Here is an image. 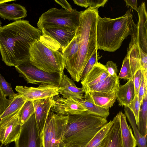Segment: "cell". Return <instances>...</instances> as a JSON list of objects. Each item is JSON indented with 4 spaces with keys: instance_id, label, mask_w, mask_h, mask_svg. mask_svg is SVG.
Returning a JSON list of instances; mask_svg holds the SVG:
<instances>
[{
    "instance_id": "1",
    "label": "cell",
    "mask_w": 147,
    "mask_h": 147,
    "mask_svg": "<svg viewBox=\"0 0 147 147\" xmlns=\"http://www.w3.org/2000/svg\"><path fill=\"white\" fill-rule=\"evenodd\" d=\"M42 35L28 21L16 20L0 29V53L7 66H16L30 61V44Z\"/></svg>"
},
{
    "instance_id": "2",
    "label": "cell",
    "mask_w": 147,
    "mask_h": 147,
    "mask_svg": "<svg viewBox=\"0 0 147 147\" xmlns=\"http://www.w3.org/2000/svg\"><path fill=\"white\" fill-rule=\"evenodd\" d=\"M99 16L98 9L90 7L80 14L78 51L76 56L65 65L72 79L78 82L88 61L97 49L96 27Z\"/></svg>"
},
{
    "instance_id": "3",
    "label": "cell",
    "mask_w": 147,
    "mask_h": 147,
    "mask_svg": "<svg viewBox=\"0 0 147 147\" xmlns=\"http://www.w3.org/2000/svg\"><path fill=\"white\" fill-rule=\"evenodd\" d=\"M136 27L130 9L123 16L115 18L99 16L96 27L97 49L115 51L128 35L133 34Z\"/></svg>"
},
{
    "instance_id": "4",
    "label": "cell",
    "mask_w": 147,
    "mask_h": 147,
    "mask_svg": "<svg viewBox=\"0 0 147 147\" xmlns=\"http://www.w3.org/2000/svg\"><path fill=\"white\" fill-rule=\"evenodd\" d=\"M68 116L61 140L63 147H84L108 122L106 117L86 111Z\"/></svg>"
},
{
    "instance_id": "5",
    "label": "cell",
    "mask_w": 147,
    "mask_h": 147,
    "mask_svg": "<svg viewBox=\"0 0 147 147\" xmlns=\"http://www.w3.org/2000/svg\"><path fill=\"white\" fill-rule=\"evenodd\" d=\"M30 63L38 69L50 74L63 75L65 61L59 50V44L48 36L42 35L30 44Z\"/></svg>"
},
{
    "instance_id": "6",
    "label": "cell",
    "mask_w": 147,
    "mask_h": 147,
    "mask_svg": "<svg viewBox=\"0 0 147 147\" xmlns=\"http://www.w3.org/2000/svg\"><path fill=\"white\" fill-rule=\"evenodd\" d=\"M82 11L53 8L43 13L37 23L38 29L61 28L76 30L78 27Z\"/></svg>"
},
{
    "instance_id": "7",
    "label": "cell",
    "mask_w": 147,
    "mask_h": 147,
    "mask_svg": "<svg viewBox=\"0 0 147 147\" xmlns=\"http://www.w3.org/2000/svg\"><path fill=\"white\" fill-rule=\"evenodd\" d=\"M68 117L50 111L42 134L43 147H63L61 140Z\"/></svg>"
},
{
    "instance_id": "8",
    "label": "cell",
    "mask_w": 147,
    "mask_h": 147,
    "mask_svg": "<svg viewBox=\"0 0 147 147\" xmlns=\"http://www.w3.org/2000/svg\"><path fill=\"white\" fill-rule=\"evenodd\" d=\"M28 83L40 85H51L59 87L63 75L58 73L50 74L32 64L30 61L15 67Z\"/></svg>"
},
{
    "instance_id": "9",
    "label": "cell",
    "mask_w": 147,
    "mask_h": 147,
    "mask_svg": "<svg viewBox=\"0 0 147 147\" xmlns=\"http://www.w3.org/2000/svg\"><path fill=\"white\" fill-rule=\"evenodd\" d=\"M15 147H41L42 135L36 123L34 113L21 126L20 131L14 142Z\"/></svg>"
},
{
    "instance_id": "10",
    "label": "cell",
    "mask_w": 147,
    "mask_h": 147,
    "mask_svg": "<svg viewBox=\"0 0 147 147\" xmlns=\"http://www.w3.org/2000/svg\"><path fill=\"white\" fill-rule=\"evenodd\" d=\"M22 108L0 123V144L2 146L15 142L19 136L22 126L20 116Z\"/></svg>"
},
{
    "instance_id": "11",
    "label": "cell",
    "mask_w": 147,
    "mask_h": 147,
    "mask_svg": "<svg viewBox=\"0 0 147 147\" xmlns=\"http://www.w3.org/2000/svg\"><path fill=\"white\" fill-rule=\"evenodd\" d=\"M16 90L27 101L51 97L59 95V87L51 85H40L38 87L17 86Z\"/></svg>"
},
{
    "instance_id": "12",
    "label": "cell",
    "mask_w": 147,
    "mask_h": 147,
    "mask_svg": "<svg viewBox=\"0 0 147 147\" xmlns=\"http://www.w3.org/2000/svg\"><path fill=\"white\" fill-rule=\"evenodd\" d=\"M53 98L54 105L51 110L56 113L69 116L86 111L80 104L73 99L65 98L59 95L53 97Z\"/></svg>"
},
{
    "instance_id": "13",
    "label": "cell",
    "mask_w": 147,
    "mask_h": 147,
    "mask_svg": "<svg viewBox=\"0 0 147 147\" xmlns=\"http://www.w3.org/2000/svg\"><path fill=\"white\" fill-rule=\"evenodd\" d=\"M138 22L136 30L131 36L144 52L147 53V13L146 3L143 2L138 7Z\"/></svg>"
},
{
    "instance_id": "14",
    "label": "cell",
    "mask_w": 147,
    "mask_h": 147,
    "mask_svg": "<svg viewBox=\"0 0 147 147\" xmlns=\"http://www.w3.org/2000/svg\"><path fill=\"white\" fill-rule=\"evenodd\" d=\"M32 102L36 123L42 135L48 114L54 105L53 97L35 100Z\"/></svg>"
},
{
    "instance_id": "15",
    "label": "cell",
    "mask_w": 147,
    "mask_h": 147,
    "mask_svg": "<svg viewBox=\"0 0 147 147\" xmlns=\"http://www.w3.org/2000/svg\"><path fill=\"white\" fill-rule=\"evenodd\" d=\"M117 89L109 92H85L84 99L96 105L109 109L113 106L117 99Z\"/></svg>"
},
{
    "instance_id": "16",
    "label": "cell",
    "mask_w": 147,
    "mask_h": 147,
    "mask_svg": "<svg viewBox=\"0 0 147 147\" xmlns=\"http://www.w3.org/2000/svg\"><path fill=\"white\" fill-rule=\"evenodd\" d=\"M59 87V92L63 97L77 100L84 99L85 90L82 87H77L73 81L63 73Z\"/></svg>"
},
{
    "instance_id": "17",
    "label": "cell",
    "mask_w": 147,
    "mask_h": 147,
    "mask_svg": "<svg viewBox=\"0 0 147 147\" xmlns=\"http://www.w3.org/2000/svg\"><path fill=\"white\" fill-rule=\"evenodd\" d=\"M76 30L56 28L42 29L41 31L42 35L47 36L56 42L62 50L73 39L75 36Z\"/></svg>"
},
{
    "instance_id": "18",
    "label": "cell",
    "mask_w": 147,
    "mask_h": 147,
    "mask_svg": "<svg viewBox=\"0 0 147 147\" xmlns=\"http://www.w3.org/2000/svg\"><path fill=\"white\" fill-rule=\"evenodd\" d=\"M27 12L25 7L19 4H0V16L4 19L15 21L21 20L27 16Z\"/></svg>"
},
{
    "instance_id": "19",
    "label": "cell",
    "mask_w": 147,
    "mask_h": 147,
    "mask_svg": "<svg viewBox=\"0 0 147 147\" xmlns=\"http://www.w3.org/2000/svg\"><path fill=\"white\" fill-rule=\"evenodd\" d=\"M116 94L119 105L127 107L135 96L133 79L123 85H119L116 90Z\"/></svg>"
},
{
    "instance_id": "20",
    "label": "cell",
    "mask_w": 147,
    "mask_h": 147,
    "mask_svg": "<svg viewBox=\"0 0 147 147\" xmlns=\"http://www.w3.org/2000/svg\"><path fill=\"white\" fill-rule=\"evenodd\" d=\"M109 76L104 65L96 64L87 76L81 81L82 86H89L100 82Z\"/></svg>"
},
{
    "instance_id": "21",
    "label": "cell",
    "mask_w": 147,
    "mask_h": 147,
    "mask_svg": "<svg viewBox=\"0 0 147 147\" xmlns=\"http://www.w3.org/2000/svg\"><path fill=\"white\" fill-rule=\"evenodd\" d=\"M122 147H136V140L133 135L130 125H128L126 117L122 112L119 113Z\"/></svg>"
},
{
    "instance_id": "22",
    "label": "cell",
    "mask_w": 147,
    "mask_h": 147,
    "mask_svg": "<svg viewBox=\"0 0 147 147\" xmlns=\"http://www.w3.org/2000/svg\"><path fill=\"white\" fill-rule=\"evenodd\" d=\"M113 122V120L108 122L84 147H107Z\"/></svg>"
},
{
    "instance_id": "23",
    "label": "cell",
    "mask_w": 147,
    "mask_h": 147,
    "mask_svg": "<svg viewBox=\"0 0 147 147\" xmlns=\"http://www.w3.org/2000/svg\"><path fill=\"white\" fill-rule=\"evenodd\" d=\"M119 78H113L109 75L98 83L93 85L82 87L85 92H109L117 89L119 86Z\"/></svg>"
},
{
    "instance_id": "24",
    "label": "cell",
    "mask_w": 147,
    "mask_h": 147,
    "mask_svg": "<svg viewBox=\"0 0 147 147\" xmlns=\"http://www.w3.org/2000/svg\"><path fill=\"white\" fill-rule=\"evenodd\" d=\"M140 47L138 43L134 39L131 38L127 49V54L129 58L132 77L138 69L142 68L140 62Z\"/></svg>"
},
{
    "instance_id": "25",
    "label": "cell",
    "mask_w": 147,
    "mask_h": 147,
    "mask_svg": "<svg viewBox=\"0 0 147 147\" xmlns=\"http://www.w3.org/2000/svg\"><path fill=\"white\" fill-rule=\"evenodd\" d=\"M27 100L19 93L11 98L10 104L0 116V123L15 113L23 107Z\"/></svg>"
},
{
    "instance_id": "26",
    "label": "cell",
    "mask_w": 147,
    "mask_h": 147,
    "mask_svg": "<svg viewBox=\"0 0 147 147\" xmlns=\"http://www.w3.org/2000/svg\"><path fill=\"white\" fill-rule=\"evenodd\" d=\"M113 120L107 147H122L119 113L113 118Z\"/></svg>"
},
{
    "instance_id": "27",
    "label": "cell",
    "mask_w": 147,
    "mask_h": 147,
    "mask_svg": "<svg viewBox=\"0 0 147 147\" xmlns=\"http://www.w3.org/2000/svg\"><path fill=\"white\" fill-rule=\"evenodd\" d=\"M79 36L80 32L78 27L73 39L67 46L61 50L65 63L71 60L77 55L79 49Z\"/></svg>"
},
{
    "instance_id": "28",
    "label": "cell",
    "mask_w": 147,
    "mask_h": 147,
    "mask_svg": "<svg viewBox=\"0 0 147 147\" xmlns=\"http://www.w3.org/2000/svg\"><path fill=\"white\" fill-rule=\"evenodd\" d=\"M125 115L127 117L133 129L134 137L137 144L138 147H147V135L142 136L139 132L136 125L134 116L131 111L127 107H125Z\"/></svg>"
},
{
    "instance_id": "29",
    "label": "cell",
    "mask_w": 147,
    "mask_h": 147,
    "mask_svg": "<svg viewBox=\"0 0 147 147\" xmlns=\"http://www.w3.org/2000/svg\"><path fill=\"white\" fill-rule=\"evenodd\" d=\"M76 100L82 105L88 114L106 118L109 115V109L96 105L84 98Z\"/></svg>"
},
{
    "instance_id": "30",
    "label": "cell",
    "mask_w": 147,
    "mask_h": 147,
    "mask_svg": "<svg viewBox=\"0 0 147 147\" xmlns=\"http://www.w3.org/2000/svg\"><path fill=\"white\" fill-rule=\"evenodd\" d=\"M137 128L142 136L147 135V92H146L141 104Z\"/></svg>"
},
{
    "instance_id": "31",
    "label": "cell",
    "mask_w": 147,
    "mask_h": 147,
    "mask_svg": "<svg viewBox=\"0 0 147 147\" xmlns=\"http://www.w3.org/2000/svg\"><path fill=\"white\" fill-rule=\"evenodd\" d=\"M34 113V109L32 101H26L21 111L20 121L21 125L27 121Z\"/></svg>"
},
{
    "instance_id": "32",
    "label": "cell",
    "mask_w": 147,
    "mask_h": 147,
    "mask_svg": "<svg viewBox=\"0 0 147 147\" xmlns=\"http://www.w3.org/2000/svg\"><path fill=\"white\" fill-rule=\"evenodd\" d=\"M118 76L119 78L128 81L133 79L129 58L127 54L123 61L122 66Z\"/></svg>"
},
{
    "instance_id": "33",
    "label": "cell",
    "mask_w": 147,
    "mask_h": 147,
    "mask_svg": "<svg viewBox=\"0 0 147 147\" xmlns=\"http://www.w3.org/2000/svg\"><path fill=\"white\" fill-rule=\"evenodd\" d=\"M97 50L96 49L94 51L86 63L81 74L80 81L84 78L92 69L94 65L98 62L99 57Z\"/></svg>"
},
{
    "instance_id": "34",
    "label": "cell",
    "mask_w": 147,
    "mask_h": 147,
    "mask_svg": "<svg viewBox=\"0 0 147 147\" xmlns=\"http://www.w3.org/2000/svg\"><path fill=\"white\" fill-rule=\"evenodd\" d=\"M141 103L137 96L135 95L134 99L127 107L133 113L135 119L136 125L138 121V118Z\"/></svg>"
},
{
    "instance_id": "35",
    "label": "cell",
    "mask_w": 147,
    "mask_h": 147,
    "mask_svg": "<svg viewBox=\"0 0 147 147\" xmlns=\"http://www.w3.org/2000/svg\"><path fill=\"white\" fill-rule=\"evenodd\" d=\"M0 86L6 97H9L16 96L17 93L13 91L11 84L7 82L0 72Z\"/></svg>"
},
{
    "instance_id": "36",
    "label": "cell",
    "mask_w": 147,
    "mask_h": 147,
    "mask_svg": "<svg viewBox=\"0 0 147 147\" xmlns=\"http://www.w3.org/2000/svg\"><path fill=\"white\" fill-rule=\"evenodd\" d=\"M144 76V70L142 68L138 69L133 76L135 95L138 96L139 88Z\"/></svg>"
},
{
    "instance_id": "37",
    "label": "cell",
    "mask_w": 147,
    "mask_h": 147,
    "mask_svg": "<svg viewBox=\"0 0 147 147\" xmlns=\"http://www.w3.org/2000/svg\"><path fill=\"white\" fill-rule=\"evenodd\" d=\"M147 71L144 72V76L140 86L138 97L139 101L142 104L146 92L147 91Z\"/></svg>"
},
{
    "instance_id": "38",
    "label": "cell",
    "mask_w": 147,
    "mask_h": 147,
    "mask_svg": "<svg viewBox=\"0 0 147 147\" xmlns=\"http://www.w3.org/2000/svg\"><path fill=\"white\" fill-rule=\"evenodd\" d=\"M12 97L7 99L0 86V116L9 105Z\"/></svg>"
},
{
    "instance_id": "39",
    "label": "cell",
    "mask_w": 147,
    "mask_h": 147,
    "mask_svg": "<svg viewBox=\"0 0 147 147\" xmlns=\"http://www.w3.org/2000/svg\"><path fill=\"white\" fill-rule=\"evenodd\" d=\"M105 66L109 75L115 78H118L117 67L115 63L112 61H108Z\"/></svg>"
},
{
    "instance_id": "40",
    "label": "cell",
    "mask_w": 147,
    "mask_h": 147,
    "mask_svg": "<svg viewBox=\"0 0 147 147\" xmlns=\"http://www.w3.org/2000/svg\"><path fill=\"white\" fill-rule=\"evenodd\" d=\"M140 62L141 67L144 72L147 71V53L144 52L140 47Z\"/></svg>"
},
{
    "instance_id": "41",
    "label": "cell",
    "mask_w": 147,
    "mask_h": 147,
    "mask_svg": "<svg viewBox=\"0 0 147 147\" xmlns=\"http://www.w3.org/2000/svg\"><path fill=\"white\" fill-rule=\"evenodd\" d=\"M90 7L98 9L103 7L107 1V0H88Z\"/></svg>"
},
{
    "instance_id": "42",
    "label": "cell",
    "mask_w": 147,
    "mask_h": 147,
    "mask_svg": "<svg viewBox=\"0 0 147 147\" xmlns=\"http://www.w3.org/2000/svg\"><path fill=\"white\" fill-rule=\"evenodd\" d=\"M55 1L61 6L64 9L69 11H72L73 9L71 6L66 0H55Z\"/></svg>"
},
{
    "instance_id": "43",
    "label": "cell",
    "mask_w": 147,
    "mask_h": 147,
    "mask_svg": "<svg viewBox=\"0 0 147 147\" xmlns=\"http://www.w3.org/2000/svg\"><path fill=\"white\" fill-rule=\"evenodd\" d=\"M127 7L130 6L131 8L136 10L137 12L138 11V8L137 7V1L136 0H124Z\"/></svg>"
},
{
    "instance_id": "44",
    "label": "cell",
    "mask_w": 147,
    "mask_h": 147,
    "mask_svg": "<svg viewBox=\"0 0 147 147\" xmlns=\"http://www.w3.org/2000/svg\"><path fill=\"white\" fill-rule=\"evenodd\" d=\"M75 4L85 8L89 6L88 0H73Z\"/></svg>"
},
{
    "instance_id": "45",
    "label": "cell",
    "mask_w": 147,
    "mask_h": 147,
    "mask_svg": "<svg viewBox=\"0 0 147 147\" xmlns=\"http://www.w3.org/2000/svg\"><path fill=\"white\" fill-rule=\"evenodd\" d=\"M12 1H15V0H0V4L4 3H6Z\"/></svg>"
},
{
    "instance_id": "46",
    "label": "cell",
    "mask_w": 147,
    "mask_h": 147,
    "mask_svg": "<svg viewBox=\"0 0 147 147\" xmlns=\"http://www.w3.org/2000/svg\"><path fill=\"white\" fill-rule=\"evenodd\" d=\"M0 147H3L1 145V144H0ZM5 147H9V145L8 144V145L6 146Z\"/></svg>"
},
{
    "instance_id": "47",
    "label": "cell",
    "mask_w": 147,
    "mask_h": 147,
    "mask_svg": "<svg viewBox=\"0 0 147 147\" xmlns=\"http://www.w3.org/2000/svg\"><path fill=\"white\" fill-rule=\"evenodd\" d=\"M2 26H1V20L0 19V29L2 28Z\"/></svg>"
},
{
    "instance_id": "48",
    "label": "cell",
    "mask_w": 147,
    "mask_h": 147,
    "mask_svg": "<svg viewBox=\"0 0 147 147\" xmlns=\"http://www.w3.org/2000/svg\"><path fill=\"white\" fill-rule=\"evenodd\" d=\"M41 147H43V146H42Z\"/></svg>"
}]
</instances>
